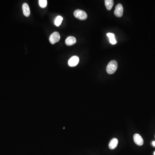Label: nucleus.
Returning a JSON list of instances; mask_svg holds the SVG:
<instances>
[{
    "label": "nucleus",
    "mask_w": 155,
    "mask_h": 155,
    "mask_svg": "<svg viewBox=\"0 0 155 155\" xmlns=\"http://www.w3.org/2000/svg\"><path fill=\"white\" fill-rule=\"evenodd\" d=\"M152 145L153 146L155 147V141H153L152 142Z\"/></svg>",
    "instance_id": "14"
},
{
    "label": "nucleus",
    "mask_w": 155,
    "mask_h": 155,
    "mask_svg": "<svg viewBox=\"0 0 155 155\" xmlns=\"http://www.w3.org/2000/svg\"><path fill=\"white\" fill-rule=\"evenodd\" d=\"M60 39L59 34L58 32H54L50 35L49 41L51 44H55L59 41Z\"/></svg>",
    "instance_id": "3"
},
{
    "label": "nucleus",
    "mask_w": 155,
    "mask_h": 155,
    "mask_svg": "<svg viewBox=\"0 0 155 155\" xmlns=\"http://www.w3.org/2000/svg\"><path fill=\"white\" fill-rule=\"evenodd\" d=\"M74 16L80 20H85L87 17V14L85 11L81 10H76L74 11Z\"/></svg>",
    "instance_id": "2"
},
{
    "label": "nucleus",
    "mask_w": 155,
    "mask_h": 155,
    "mask_svg": "<svg viewBox=\"0 0 155 155\" xmlns=\"http://www.w3.org/2000/svg\"><path fill=\"white\" fill-rule=\"evenodd\" d=\"M118 144V139L114 138L111 140L110 142H109V148L111 149H113L116 147Z\"/></svg>",
    "instance_id": "9"
},
{
    "label": "nucleus",
    "mask_w": 155,
    "mask_h": 155,
    "mask_svg": "<svg viewBox=\"0 0 155 155\" xmlns=\"http://www.w3.org/2000/svg\"><path fill=\"white\" fill-rule=\"evenodd\" d=\"M105 6L108 10H111L114 5L113 1L112 0H106L105 1Z\"/></svg>",
    "instance_id": "11"
},
{
    "label": "nucleus",
    "mask_w": 155,
    "mask_h": 155,
    "mask_svg": "<svg viewBox=\"0 0 155 155\" xmlns=\"http://www.w3.org/2000/svg\"><path fill=\"white\" fill-rule=\"evenodd\" d=\"M107 37L109 38V42L111 44H116L117 41L115 40L114 34L112 33H108L106 34Z\"/></svg>",
    "instance_id": "10"
},
{
    "label": "nucleus",
    "mask_w": 155,
    "mask_h": 155,
    "mask_svg": "<svg viewBox=\"0 0 155 155\" xmlns=\"http://www.w3.org/2000/svg\"><path fill=\"white\" fill-rule=\"evenodd\" d=\"M22 10L24 16L28 17L30 15V10L28 5L26 3H24L22 5Z\"/></svg>",
    "instance_id": "7"
},
{
    "label": "nucleus",
    "mask_w": 155,
    "mask_h": 155,
    "mask_svg": "<svg viewBox=\"0 0 155 155\" xmlns=\"http://www.w3.org/2000/svg\"><path fill=\"white\" fill-rule=\"evenodd\" d=\"M154 155H155V151L154 152Z\"/></svg>",
    "instance_id": "15"
},
{
    "label": "nucleus",
    "mask_w": 155,
    "mask_h": 155,
    "mask_svg": "<svg viewBox=\"0 0 155 155\" xmlns=\"http://www.w3.org/2000/svg\"><path fill=\"white\" fill-rule=\"evenodd\" d=\"M39 5L40 7L41 8H46L47 5V0H39Z\"/></svg>",
    "instance_id": "13"
},
{
    "label": "nucleus",
    "mask_w": 155,
    "mask_h": 155,
    "mask_svg": "<svg viewBox=\"0 0 155 155\" xmlns=\"http://www.w3.org/2000/svg\"><path fill=\"white\" fill-rule=\"evenodd\" d=\"M115 15L118 17H121L123 14V8L121 4H118L115 7V10L114 11Z\"/></svg>",
    "instance_id": "4"
},
{
    "label": "nucleus",
    "mask_w": 155,
    "mask_h": 155,
    "mask_svg": "<svg viewBox=\"0 0 155 155\" xmlns=\"http://www.w3.org/2000/svg\"><path fill=\"white\" fill-rule=\"evenodd\" d=\"M63 20V18L62 16H57L54 21L55 25H56V26H59L60 25Z\"/></svg>",
    "instance_id": "12"
},
{
    "label": "nucleus",
    "mask_w": 155,
    "mask_h": 155,
    "mask_svg": "<svg viewBox=\"0 0 155 155\" xmlns=\"http://www.w3.org/2000/svg\"><path fill=\"white\" fill-rule=\"evenodd\" d=\"M118 68V64L115 60H112L109 62L106 68V71L108 74H112L116 71Z\"/></svg>",
    "instance_id": "1"
},
{
    "label": "nucleus",
    "mask_w": 155,
    "mask_h": 155,
    "mask_svg": "<svg viewBox=\"0 0 155 155\" xmlns=\"http://www.w3.org/2000/svg\"><path fill=\"white\" fill-rule=\"evenodd\" d=\"M76 42V39L75 37L73 36H70L68 37L65 41L66 44L67 46H72L73 44H75Z\"/></svg>",
    "instance_id": "8"
},
{
    "label": "nucleus",
    "mask_w": 155,
    "mask_h": 155,
    "mask_svg": "<svg viewBox=\"0 0 155 155\" xmlns=\"http://www.w3.org/2000/svg\"><path fill=\"white\" fill-rule=\"evenodd\" d=\"M79 62V58L78 56H73L68 61V64L70 67H74L76 66Z\"/></svg>",
    "instance_id": "5"
},
{
    "label": "nucleus",
    "mask_w": 155,
    "mask_h": 155,
    "mask_svg": "<svg viewBox=\"0 0 155 155\" xmlns=\"http://www.w3.org/2000/svg\"><path fill=\"white\" fill-rule=\"evenodd\" d=\"M134 140L135 143L138 146H142L143 144V140L142 137L138 134H136L134 136Z\"/></svg>",
    "instance_id": "6"
},
{
    "label": "nucleus",
    "mask_w": 155,
    "mask_h": 155,
    "mask_svg": "<svg viewBox=\"0 0 155 155\" xmlns=\"http://www.w3.org/2000/svg\"></svg>",
    "instance_id": "16"
}]
</instances>
